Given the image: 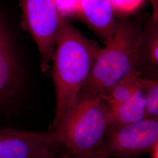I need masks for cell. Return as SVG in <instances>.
Here are the masks:
<instances>
[{"instance_id": "cell-1", "label": "cell", "mask_w": 158, "mask_h": 158, "mask_svg": "<svg viewBox=\"0 0 158 158\" xmlns=\"http://www.w3.org/2000/svg\"><path fill=\"white\" fill-rule=\"evenodd\" d=\"M102 48L62 15L52 60L56 111L50 130L59 127L77 102Z\"/></svg>"}, {"instance_id": "cell-2", "label": "cell", "mask_w": 158, "mask_h": 158, "mask_svg": "<svg viewBox=\"0 0 158 158\" xmlns=\"http://www.w3.org/2000/svg\"><path fill=\"white\" fill-rule=\"evenodd\" d=\"M143 24L138 19L116 21L113 36L102 48L81 90L104 97L126 75L137 73Z\"/></svg>"}, {"instance_id": "cell-3", "label": "cell", "mask_w": 158, "mask_h": 158, "mask_svg": "<svg viewBox=\"0 0 158 158\" xmlns=\"http://www.w3.org/2000/svg\"><path fill=\"white\" fill-rule=\"evenodd\" d=\"M110 125L105 98L81 90L77 102L55 131L60 147L72 156L82 157L93 155L100 148Z\"/></svg>"}, {"instance_id": "cell-4", "label": "cell", "mask_w": 158, "mask_h": 158, "mask_svg": "<svg viewBox=\"0 0 158 158\" xmlns=\"http://www.w3.org/2000/svg\"><path fill=\"white\" fill-rule=\"evenodd\" d=\"M158 143V119L145 118L123 125H110L96 152L106 158H137Z\"/></svg>"}, {"instance_id": "cell-5", "label": "cell", "mask_w": 158, "mask_h": 158, "mask_svg": "<svg viewBox=\"0 0 158 158\" xmlns=\"http://www.w3.org/2000/svg\"><path fill=\"white\" fill-rule=\"evenodd\" d=\"M23 22L35 42L44 73L50 68L62 14L55 0H21Z\"/></svg>"}, {"instance_id": "cell-6", "label": "cell", "mask_w": 158, "mask_h": 158, "mask_svg": "<svg viewBox=\"0 0 158 158\" xmlns=\"http://www.w3.org/2000/svg\"><path fill=\"white\" fill-rule=\"evenodd\" d=\"M60 147L55 130L26 131L0 129V158H35Z\"/></svg>"}, {"instance_id": "cell-7", "label": "cell", "mask_w": 158, "mask_h": 158, "mask_svg": "<svg viewBox=\"0 0 158 158\" xmlns=\"http://www.w3.org/2000/svg\"><path fill=\"white\" fill-rule=\"evenodd\" d=\"M21 86L19 69L11 40L0 20V102L11 100Z\"/></svg>"}, {"instance_id": "cell-8", "label": "cell", "mask_w": 158, "mask_h": 158, "mask_svg": "<svg viewBox=\"0 0 158 158\" xmlns=\"http://www.w3.org/2000/svg\"><path fill=\"white\" fill-rule=\"evenodd\" d=\"M114 12L110 0H79L78 14L104 45L114 32Z\"/></svg>"}, {"instance_id": "cell-9", "label": "cell", "mask_w": 158, "mask_h": 158, "mask_svg": "<svg viewBox=\"0 0 158 158\" xmlns=\"http://www.w3.org/2000/svg\"><path fill=\"white\" fill-rule=\"evenodd\" d=\"M158 20L151 17L143 24L137 73L143 79H158Z\"/></svg>"}, {"instance_id": "cell-10", "label": "cell", "mask_w": 158, "mask_h": 158, "mask_svg": "<svg viewBox=\"0 0 158 158\" xmlns=\"http://www.w3.org/2000/svg\"><path fill=\"white\" fill-rule=\"evenodd\" d=\"M108 107L111 125L118 126L129 124L145 118V102L141 90L130 100L108 105Z\"/></svg>"}, {"instance_id": "cell-11", "label": "cell", "mask_w": 158, "mask_h": 158, "mask_svg": "<svg viewBox=\"0 0 158 158\" xmlns=\"http://www.w3.org/2000/svg\"><path fill=\"white\" fill-rule=\"evenodd\" d=\"M142 78L136 72L128 74L105 93L104 98L108 105L118 104L130 100L141 90Z\"/></svg>"}, {"instance_id": "cell-12", "label": "cell", "mask_w": 158, "mask_h": 158, "mask_svg": "<svg viewBox=\"0 0 158 158\" xmlns=\"http://www.w3.org/2000/svg\"><path fill=\"white\" fill-rule=\"evenodd\" d=\"M141 91L145 102V118H158V79L142 78Z\"/></svg>"}, {"instance_id": "cell-13", "label": "cell", "mask_w": 158, "mask_h": 158, "mask_svg": "<svg viewBox=\"0 0 158 158\" xmlns=\"http://www.w3.org/2000/svg\"><path fill=\"white\" fill-rule=\"evenodd\" d=\"M114 11L123 13L132 12L141 4L142 0H110Z\"/></svg>"}, {"instance_id": "cell-14", "label": "cell", "mask_w": 158, "mask_h": 158, "mask_svg": "<svg viewBox=\"0 0 158 158\" xmlns=\"http://www.w3.org/2000/svg\"><path fill=\"white\" fill-rule=\"evenodd\" d=\"M79 0H55L60 13L65 17L67 15L78 14Z\"/></svg>"}, {"instance_id": "cell-15", "label": "cell", "mask_w": 158, "mask_h": 158, "mask_svg": "<svg viewBox=\"0 0 158 158\" xmlns=\"http://www.w3.org/2000/svg\"><path fill=\"white\" fill-rule=\"evenodd\" d=\"M60 147H53L43 155L35 158H56Z\"/></svg>"}, {"instance_id": "cell-16", "label": "cell", "mask_w": 158, "mask_h": 158, "mask_svg": "<svg viewBox=\"0 0 158 158\" xmlns=\"http://www.w3.org/2000/svg\"><path fill=\"white\" fill-rule=\"evenodd\" d=\"M152 7V16L153 19L158 20V0H149Z\"/></svg>"}, {"instance_id": "cell-17", "label": "cell", "mask_w": 158, "mask_h": 158, "mask_svg": "<svg viewBox=\"0 0 158 158\" xmlns=\"http://www.w3.org/2000/svg\"><path fill=\"white\" fill-rule=\"evenodd\" d=\"M149 153L151 154V158H158V143L153 147L152 150Z\"/></svg>"}, {"instance_id": "cell-18", "label": "cell", "mask_w": 158, "mask_h": 158, "mask_svg": "<svg viewBox=\"0 0 158 158\" xmlns=\"http://www.w3.org/2000/svg\"><path fill=\"white\" fill-rule=\"evenodd\" d=\"M70 158H106L104 157L103 156H102V155H100L98 153L96 152L93 155H89V156H82V157H73L70 156Z\"/></svg>"}, {"instance_id": "cell-19", "label": "cell", "mask_w": 158, "mask_h": 158, "mask_svg": "<svg viewBox=\"0 0 158 158\" xmlns=\"http://www.w3.org/2000/svg\"><path fill=\"white\" fill-rule=\"evenodd\" d=\"M70 158V156L68 153H63L62 154H61L58 158Z\"/></svg>"}]
</instances>
